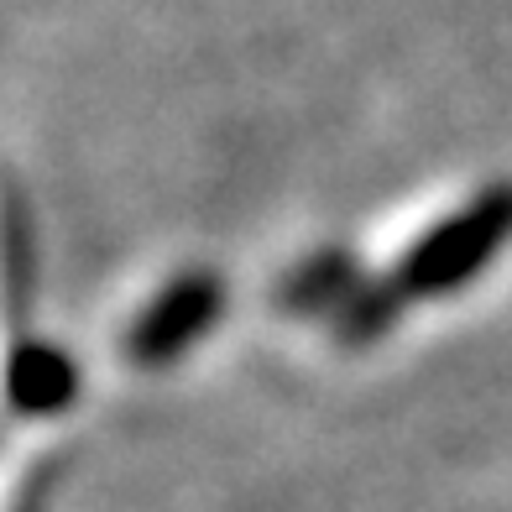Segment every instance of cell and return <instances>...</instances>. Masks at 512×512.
<instances>
[{
  "instance_id": "obj_1",
  "label": "cell",
  "mask_w": 512,
  "mask_h": 512,
  "mask_svg": "<svg viewBox=\"0 0 512 512\" xmlns=\"http://www.w3.org/2000/svg\"><path fill=\"white\" fill-rule=\"evenodd\" d=\"M507 241H512V183H492L465 209H455L450 220H439L424 241H413L398 272H392V283L408 304H429V298L465 288Z\"/></svg>"
},
{
  "instance_id": "obj_2",
  "label": "cell",
  "mask_w": 512,
  "mask_h": 512,
  "mask_svg": "<svg viewBox=\"0 0 512 512\" xmlns=\"http://www.w3.org/2000/svg\"><path fill=\"white\" fill-rule=\"evenodd\" d=\"M220 314H225V277L189 267L131 319V330L121 335V356L142 371H162L178 356H189L199 335L220 324Z\"/></svg>"
},
{
  "instance_id": "obj_3",
  "label": "cell",
  "mask_w": 512,
  "mask_h": 512,
  "mask_svg": "<svg viewBox=\"0 0 512 512\" xmlns=\"http://www.w3.org/2000/svg\"><path fill=\"white\" fill-rule=\"evenodd\" d=\"M79 398V366L48 340H21L11 356V408L21 418H48Z\"/></svg>"
},
{
  "instance_id": "obj_4",
  "label": "cell",
  "mask_w": 512,
  "mask_h": 512,
  "mask_svg": "<svg viewBox=\"0 0 512 512\" xmlns=\"http://www.w3.org/2000/svg\"><path fill=\"white\" fill-rule=\"evenodd\" d=\"M366 283L356 272V256L351 251H314L309 262H298L283 283H277V309L288 314H304V319H335L351 293Z\"/></svg>"
},
{
  "instance_id": "obj_5",
  "label": "cell",
  "mask_w": 512,
  "mask_h": 512,
  "mask_svg": "<svg viewBox=\"0 0 512 512\" xmlns=\"http://www.w3.org/2000/svg\"><path fill=\"white\" fill-rule=\"evenodd\" d=\"M408 298L398 293V283H361L351 293V304H345L335 319H330V330L340 335V345H351V351H361V345H377L392 324H398Z\"/></svg>"
}]
</instances>
